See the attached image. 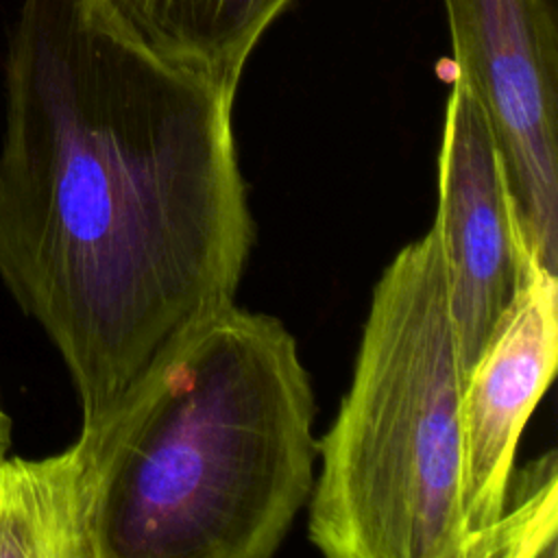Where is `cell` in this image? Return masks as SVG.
<instances>
[{
    "mask_svg": "<svg viewBox=\"0 0 558 558\" xmlns=\"http://www.w3.org/2000/svg\"><path fill=\"white\" fill-rule=\"evenodd\" d=\"M140 46L235 98L244 65L292 0H96Z\"/></svg>",
    "mask_w": 558,
    "mask_h": 558,
    "instance_id": "8",
    "label": "cell"
},
{
    "mask_svg": "<svg viewBox=\"0 0 558 558\" xmlns=\"http://www.w3.org/2000/svg\"><path fill=\"white\" fill-rule=\"evenodd\" d=\"M456 329L432 225L379 275L347 395L316 440L307 536L331 558H462Z\"/></svg>",
    "mask_w": 558,
    "mask_h": 558,
    "instance_id": "3",
    "label": "cell"
},
{
    "mask_svg": "<svg viewBox=\"0 0 558 558\" xmlns=\"http://www.w3.org/2000/svg\"><path fill=\"white\" fill-rule=\"evenodd\" d=\"M9 447H11V418L0 403V464L9 456Z\"/></svg>",
    "mask_w": 558,
    "mask_h": 558,
    "instance_id": "10",
    "label": "cell"
},
{
    "mask_svg": "<svg viewBox=\"0 0 558 558\" xmlns=\"http://www.w3.org/2000/svg\"><path fill=\"white\" fill-rule=\"evenodd\" d=\"M438 231L462 381L493 338L527 272L499 148L484 109L453 78L438 153Z\"/></svg>",
    "mask_w": 558,
    "mask_h": 558,
    "instance_id": "5",
    "label": "cell"
},
{
    "mask_svg": "<svg viewBox=\"0 0 558 558\" xmlns=\"http://www.w3.org/2000/svg\"><path fill=\"white\" fill-rule=\"evenodd\" d=\"M456 76L493 129L519 235L558 277V0H442Z\"/></svg>",
    "mask_w": 558,
    "mask_h": 558,
    "instance_id": "4",
    "label": "cell"
},
{
    "mask_svg": "<svg viewBox=\"0 0 558 558\" xmlns=\"http://www.w3.org/2000/svg\"><path fill=\"white\" fill-rule=\"evenodd\" d=\"M314 412L279 318H207L98 425L96 558L272 556L314 486Z\"/></svg>",
    "mask_w": 558,
    "mask_h": 558,
    "instance_id": "2",
    "label": "cell"
},
{
    "mask_svg": "<svg viewBox=\"0 0 558 558\" xmlns=\"http://www.w3.org/2000/svg\"><path fill=\"white\" fill-rule=\"evenodd\" d=\"M556 362L558 277L534 266L460 390L458 501L466 545L501 508L519 438L554 379Z\"/></svg>",
    "mask_w": 558,
    "mask_h": 558,
    "instance_id": "6",
    "label": "cell"
},
{
    "mask_svg": "<svg viewBox=\"0 0 558 558\" xmlns=\"http://www.w3.org/2000/svg\"><path fill=\"white\" fill-rule=\"evenodd\" d=\"M556 453L512 469L495 521L473 536L464 558H556Z\"/></svg>",
    "mask_w": 558,
    "mask_h": 558,
    "instance_id": "9",
    "label": "cell"
},
{
    "mask_svg": "<svg viewBox=\"0 0 558 558\" xmlns=\"http://www.w3.org/2000/svg\"><path fill=\"white\" fill-rule=\"evenodd\" d=\"M233 100L96 0H22L4 63L0 279L111 421L235 303L255 225Z\"/></svg>",
    "mask_w": 558,
    "mask_h": 558,
    "instance_id": "1",
    "label": "cell"
},
{
    "mask_svg": "<svg viewBox=\"0 0 558 558\" xmlns=\"http://www.w3.org/2000/svg\"><path fill=\"white\" fill-rule=\"evenodd\" d=\"M102 438L81 427L63 451L0 464V558H96Z\"/></svg>",
    "mask_w": 558,
    "mask_h": 558,
    "instance_id": "7",
    "label": "cell"
}]
</instances>
